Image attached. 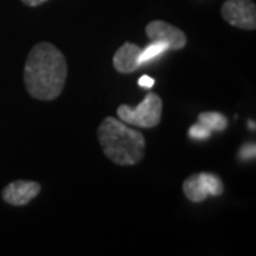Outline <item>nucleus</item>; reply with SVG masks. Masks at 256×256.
Listing matches in <instances>:
<instances>
[{
	"mask_svg": "<svg viewBox=\"0 0 256 256\" xmlns=\"http://www.w3.org/2000/svg\"><path fill=\"white\" fill-rule=\"evenodd\" d=\"M255 154H256L255 144L252 142V144H245V146L240 148L239 156H240L242 160H252V158H255Z\"/></svg>",
	"mask_w": 256,
	"mask_h": 256,
	"instance_id": "13",
	"label": "nucleus"
},
{
	"mask_svg": "<svg viewBox=\"0 0 256 256\" xmlns=\"http://www.w3.org/2000/svg\"><path fill=\"white\" fill-rule=\"evenodd\" d=\"M212 134V131H210L205 126H202L201 122L195 124L190 128V137L192 140H208Z\"/></svg>",
	"mask_w": 256,
	"mask_h": 256,
	"instance_id": "12",
	"label": "nucleus"
},
{
	"mask_svg": "<svg viewBox=\"0 0 256 256\" xmlns=\"http://www.w3.org/2000/svg\"><path fill=\"white\" fill-rule=\"evenodd\" d=\"M249 128H252V130H255V122H254V121H252V122L249 121Z\"/></svg>",
	"mask_w": 256,
	"mask_h": 256,
	"instance_id": "16",
	"label": "nucleus"
},
{
	"mask_svg": "<svg viewBox=\"0 0 256 256\" xmlns=\"http://www.w3.org/2000/svg\"><path fill=\"white\" fill-rule=\"evenodd\" d=\"M200 180L202 181V185L208 196H220L224 192V184L220 181L218 175L210 174V172H200Z\"/></svg>",
	"mask_w": 256,
	"mask_h": 256,
	"instance_id": "10",
	"label": "nucleus"
},
{
	"mask_svg": "<svg viewBox=\"0 0 256 256\" xmlns=\"http://www.w3.org/2000/svg\"><path fill=\"white\" fill-rule=\"evenodd\" d=\"M97 137L102 152L117 165H136L146 156V137L114 117L101 121Z\"/></svg>",
	"mask_w": 256,
	"mask_h": 256,
	"instance_id": "2",
	"label": "nucleus"
},
{
	"mask_svg": "<svg viewBox=\"0 0 256 256\" xmlns=\"http://www.w3.org/2000/svg\"><path fill=\"white\" fill-rule=\"evenodd\" d=\"M40 190H42V186L36 181L18 180V181L8 184L3 188L2 198H3V201L8 202L9 205H13V206H24L36 198L40 194Z\"/></svg>",
	"mask_w": 256,
	"mask_h": 256,
	"instance_id": "6",
	"label": "nucleus"
},
{
	"mask_svg": "<svg viewBox=\"0 0 256 256\" xmlns=\"http://www.w3.org/2000/svg\"><path fill=\"white\" fill-rule=\"evenodd\" d=\"M118 118L128 126L141 128H154L162 117V100L156 92H148L137 107L121 104L117 108Z\"/></svg>",
	"mask_w": 256,
	"mask_h": 256,
	"instance_id": "3",
	"label": "nucleus"
},
{
	"mask_svg": "<svg viewBox=\"0 0 256 256\" xmlns=\"http://www.w3.org/2000/svg\"><path fill=\"white\" fill-rule=\"evenodd\" d=\"M67 74L66 57L52 43L42 42L30 50L24 64V86L33 98L56 100L63 92Z\"/></svg>",
	"mask_w": 256,
	"mask_h": 256,
	"instance_id": "1",
	"label": "nucleus"
},
{
	"mask_svg": "<svg viewBox=\"0 0 256 256\" xmlns=\"http://www.w3.org/2000/svg\"><path fill=\"white\" fill-rule=\"evenodd\" d=\"M222 18L234 28L242 30L256 28V6L252 0H226L222 4Z\"/></svg>",
	"mask_w": 256,
	"mask_h": 256,
	"instance_id": "4",
	"label": "nucleus"
},
{
	"mask_svg": "<svg viewBox=\"0 0 256 256\" xmlns=\"http://www.w3.org/2000/svg\"><path fill=\"white\" fill-rule=\"evenodd\" d=\"M166 50H168V46L162 42H150V44L141 50L140 57H138V63H140V66H144L148 62L156 58L158 56L162 54Z\"/></svg>",
	"mask_w": 256,
	"mask_h": 256,
	"instance_id": "11",
	"label": "nucleus"
},
{
	"mask_svg": "<svg viewBox=\"0 0 256 256\" xmlns=\"http://www.w3.org/2000/svg\"><path fill=\"white\" fill-rule=\"evenodd\" d=\"M185 196L191 202H204L208 198V194L205 191L202 181L200 180V175L194 174L185 180L182 185Z\"/></svg>",
	"mask_w": 256,
	"mask_h": 256,
	"instance_id": "8",
	"label": "nucleus"
},
{
	"mask_svg": "<svg viewBox=\"0 0 256 256\" xmlns=\"http://www.w3.org/2000/svg\"><path fill=\"white\" fill-rule=\"evenodd\" d=\"M150 42H162L168 50H181L186 44V36L181 28H175L164 20H152L146 28Z\"/></svg>",
	"mask_w": 256,
	"mask_h": 256,
	"instance_id": "5",
	"label": "nucleus"
},
{
	"mask_svg": "<svg viewBox=\"0 0 256 256\" xmlns=\"http://www.w3.org/2000/svg\"><path fill=\"white\" fill-rule=\"evenodd\" d=\"M26 6H30V8H36V6H40L43 3H46L47 0H22Z\"/></svg>",
	"mask_w": 256,
	"mask_h": 256,
	"instance_id": "15",
	"label": "nucleus"
},
{
	"mask_svg": "<svg viewBox=\"0 0 256 256\" xmlns=\"http://www.w3.org/2000/svg\"><path fill=\"white\" fill-rule=\"evenodd\" d=\"M198 122L208 128L210 131H224L228 127V118L216 111L210 112H201L198 116Z\"/></svg>",
	"mask_w": 256,
	"mask_h": 256,
	"instance_id": "9",
	"label": "nucleus"
},
{
	"mask_svg": "<svg viewBox=\"0 0 256 256\" xmlns=\"http://www.w3.org/2000/svg\"><path fill=\"white\" fill-rule=\"evenodd\" d=\"M154 82H156V80L152 77H150V76H141L140 80H138V86L140 87H146V88H151L154 86Z\"/></svg>",
	"mask_w": 256,
	"mask_h": 256,
	"instance_id": "14",
	"label": "nucleus"
},
{
	"mask_svg": "<svg viewBox=\"0 0 256 256\" xmlns=\"http://www.w3.org/2000/svg\"><path fill=\"white\" fill-rule=\"evenodd\" d=\"M141 47L134 43L126 42L120 47L112 57V66L114 68L121 74L134 73L141 66L138 63V57L141 53Z\"/></svg>",
	"mask_w": 256,
	"mask_h": 256,
	"instance_id": "7",
	"label": "nucleus"
}]
</instances>
